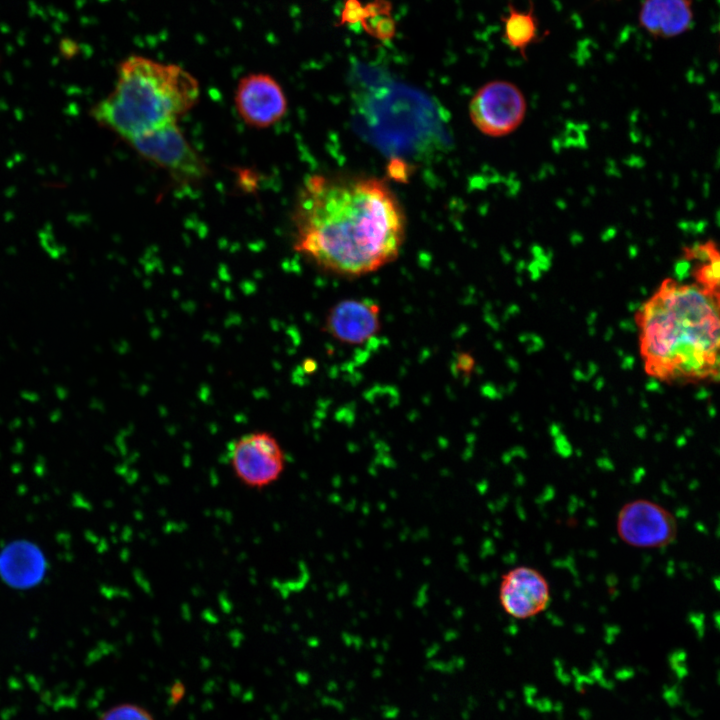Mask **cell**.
<instances>
[{
    "label": "cell",
    "instance_id": "6da1fadb",
    "mask_svg": "<svg viewBox=\"0 0 720 720\" xmlns=\"http://www.w3.org/2000/svg\"><path fill=\"white\" fill-rule=\"evenodd\" d=\"M405 223L399 201L382 180L312 175L294 208V248L323 270L359 277L398 257Z\"/></svg>",
    "mask_w": 720,
    "mask_h": 720
},
{
    "label": "cell",
    "instance_id": "7a4b0ae2",
    "mask_svg": "<svg viewBox=\"0 0 720 720\" xmlns=\"http://www.w3.org/2000/svg\"><path fill=\"white\" fill-rule=\"evenodd\" d=\"M719 301L699 283L665 280L639 310L640 351L647 372L661 380L718 376Z\"/></svg>",
    "mask_w": 720,
    "mask_h": 720
},
{
    "label": "cell",
    "instance_id": "3957f363",
    "mask_svg": "<svg viewBox=\"0 0 720 720\" xmlns=\"http://www.w3.org/2000/svg\"><path fill=\"white\" fill-rule=\"evenodd\" d=\"M199 97L197 79L183 67L132 55L120 63L113 90L91 115L127 142L178 123Z\"/></svg>",
    "mask_w": 720,
    "mask_h": 720
},
{
    "label": "cell",
    "instance_id": "277c9868",
    "mask_svg": "<svg viewBox=\"0 0 720 720\" xmlns=\"http://www.w3.org/2000/svg\"><path fill=\"white\" fill-rule=\"evenodd\" d=\"M127 143L143 159L165 170L178 182L198 183L208 175L205 160L184 136L178 123L133 138Z\"/></svg>",
    "mask_w": 720,
    "mask_h": 720
},
{
    "label": "cell",
    "instance_id": "5b68a950",
    "mask_svg": "<svg viewBox=\"0 0 720 720\" xmlns=\"http://www.w3.org/2000/svg\"><path fill=\"white\" fill-rule=\"evenodd\" d=\"M229 464L245 487L262 490L274 485L286 468V455L270 432L257 431L235 440L229 448Z\"/></svg>",
    "mask_w": 720,
    "mask_h": 720
},
{
    "label": "cell",
    "instance_id": "8992f818",
    "mask_svg": "<svg viewBox=\"0 0 720 720\" xmlns=\"http://www.w3.org/2000/svg\"><path fill=\"white\" fill-rule=\"evenodd\" d=\"M527 104L521 90L511 82L495 80L473 96L469 114L483 134L500 137L516 130L525 118Z\"/></svg>",
    "mask_w": 720,
    "mask_h": 720
},
{
    "label": "cell",
    "instance_id": "52a82bcc",
    "mask_svg": "<svg viewBox=\"0 0 720 720\" xmlns=\"http://www.w3.org/2000/svg\"><path fill=\"white\" fill-rule=\"evenodd\" d=\"M616 532L631 547L659 549L676 540L678 524L675 516L662 505L638 498L626 502L619 509Z\"/></svg>",
    "mask_w": 720,
    "mask_h": 720
},
{
    "label": "cell",
    "instance_id": "ba28073f",
    "mask_svg": "<svg viewBox=\"0 0 720 720\" xmlns=\"http://www.w3.org/2000/svg\"><path fill=\"white\" fill-rule=\"evenodd\" d=\"M234 106L249 127L265 129L280 122L287 113L288 101L279 82L267 73H250L239 79Z\"/></svg>",
    "mask_w": 720,
    "mask_h": 720
},
{
    "label": "cell",
    "instance_id": "9c48e42d",
    "mask_svg": "<svg viewBox=\"0 0 720 720\" xmlns=\"http://www.w3.org/2000/svg\"><path fill=\"white\" fill-rule=\"evenodd\" d=\"M498 599L507 615L518 620L530 619L548 607L550 585L539 570L525 565L516 566L502 575Z\"/></svg>",
    "mask_w": 720,
    "mask_h": 720
},
{
    "label": "cell",
    "instance_id": "30bf717a",
    "mask_svg": "<svg viewBox=\"0 0 720 720\" xmlns=\"http://www.w3.org/2000/svg\"><path fill=\"white\" fill-rule=\"evenodd\" d=\"M380 313L379 305L371 300L343 299L329 309L323 328L341 343L360 345L380 330Z\"/></svg>",
    "mask_w": 720,
    "mask_h": 720
},
{
    "label": "cell",
    "instance_id": "8fae6325",
    "mask_svg": "<svg viewBox=\"0 0 720 720\" xmlns=\"http://www.w3.org/2000/svg\"><path fill=\"white\" fill-rule=\"evenodd\" d=\"M46 571V558L32 542L13 541L0 551V577L13 588L29 589L38 585Z\"/></svg>",
    "mask_w": 720,
    "mask_h": 720
},
{
    "label": "cell",
    "instance_id": "7c38bea8",
    "mask_svg": "<svg viewBox=\"0 0 720 720\" xmlns=\"http://www.w3.org/2000/svg\"><path fill=\"white\" fill-rule=\"evenodd\" d=\"M692 20L691 0H644L639 12L641 27L660 38L683 34Z\"/></svg>",
    "mask_w": 720,
    "mask_h": 720
},
{
    "label": "cell",
    "instance_id": "4fadbf2b",
    "mask_svg": "<svg viewBox=\"0 0 720 720\" xmlns=\"http://www.w3.org/2000/svg\"><path fill=\"white\" fill-rule=\"evenodd\" d=\"M504 22V38L506 42L517 49L525 57L526 48L536 39L537 23L533 15L531 4L529 11L519 12L510 0L508 15L502 18Z\"/></svg>",
    "mask_w": 720,
    "mask_h": 720
},
{
    "label": "cell",
    "instance_id": "5bb4252c",
    "mask_svg": "<svg viewBox=\"0 0 720 720\" xmlns=\"http://www.w3.org/2000/svg\"><path fill=\"white\" fill-rule=\"evenodd\" d=\"M366 16L360 23L363 29L377 40H391L396 32V24L391 16L390 0H373L365 5Z\"/></svg>",
    "mask_w": 720,
    "mask_h": 720
},
{
    "label": "cell",
    "instance_id": "9a60e30c",
    "mask_svg": "<svg viewBox=\"0 0 720 720\" xmlns=\"http://www.w3.org/2000/svg\"><path fill=\"white\" fill-rule=\"evenodd\" d=\"M98 720H154L152 715L135 704H119L105 711Z\"/></svg>",
    "mask_w": 720,
    "mask_h": 720
},
{
    "label": "cell",
    "instance_id": "2e32d148",
    "mask_svg": "<svg viewBox=\"0 0 720 720\" xmlns=\"http://www.w3.org/2000/svg\"><path fill=\"white\" fill-rule=\"evenodd\" d=\"M365 15V5L359 0H345L338 25L361 23Z\"/></svg>",
    "mask_w": 720,
    "mask_h": 720
},
{
    "label": "cell",
    "instance_id": "e0dca14e",
    "mask_svg": "<svg viewBox=\"0 0 720 720\" xmlns=\"http://www.w3.org/2000/svg\"><path fill=\"white\" fill-rule=\"evenodd\" d=\"M456 368L462 373H470L474 366V359L468 353H460L457 356Z\"/></svg>",
    "mask_w": 720,
    "mask_h": 720
}]
</instances>
